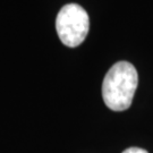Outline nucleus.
I'll return each mask as SVG.
<instances>
[{
  "label": "nucleus",
  "mask_w": 153,
  "mask_h": 153,
  "mask_svg": "<svg viewBox=\"0 0 153 153\" xmlns=\"http://www.w3.org/2000/svg\"><path fill=\"white\" fill-rule=\"evenodd\" d=\"M121 153H149L146 150L141 148H128L126 149L125 151H123Z\"/></svg>",
  "instance_id": "7ed1b4c3"
},
{
  "label": "nucleus",
  "mask_w": 153,
  "mask_h": 153,
  "mask_svg": "<svg viewBox=\"0 0 153 153\" xmlns=\"http://www.w3.org/2000/svg\"><path fill=\"white\" fill-rule=\"evenodd\" d=\"M138 84L135 67L128 61H118L105 74L102 83V98L114 111H124L131 107Z\"/></svg>",
  "instance_id": "f257e3e1"
},
{
  "label": "nucleus",
  "mask_w": 153,
  "mask_h": 153,
  "mask_svg": "<svg viewBox=\"0 0 153 153\" xmlns=\"http://www.w3.org/2000/svg\"><path fill=\"white\" fill-rule=\"evenodd\" d=\"M56 30L66 47H78L85 40L90 30V18L86 10L77 4L65 5L57 15Z\"/></svg>",
  "instance_id": "f03ea898"
}]
</instances>
